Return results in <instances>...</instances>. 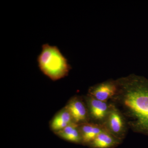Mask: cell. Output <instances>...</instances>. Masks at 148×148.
I'll return each instance as SVG.
<instances>
[{"instance_id": "6da1fadb", "label": "cell", "mask_w": 148, "mask_h": 148, "mask_svg": "<svg viewBox=\"0 0 148 148\" xmlns=\"http://www.w3.org/2000/svg\"><path fill=\"white\" fill-rule=\"evenodd\" d=\"M116 81L113 104L133 130L148 136V79L131 75Z\"/></svg>"}, {"instance_id": "7a4b0ae2", "label": "cell", "mask_w": 148, "mask_h": 148, "mask_svg": "<svg viewBox=\"0 0 148 148\" xmlns=\"http://www.w3.org/2000/svg\"><path fill=\"white\" fill-rule=\"evenodd\" d=\"M39 68L43 73L53 81L65 77L71 67L68 60L57 47L45 44L37 60Z\"/></svg>"}, {"instance_id": "3957f363", "label": "cell", "mask_w": 148, "mask_h": 148, "mask_svg": "<svg viewBox=\"0 0 148 148\" xmlns=\"http://www.w3.org/2000/svg\"><path fill=\"white\" fill-rule=\"evenodd\" d=\"M106 126L108 130L114 136L122 140L124 136L125 122L124 117L113 104L110 105Z\"/></svg>"}, {"instance_id": "277c9868", "label": "cell", "mask_w": 148, "mask_h": 148, "mask_svg": "<svg viewBox=\"0 0 148 148\" xmlns=\"http://www.w3.org/2000/svg\"><path fill=\"white\" fill-rule=\"evenodd\" d=\"M116 81H109L90 88L89 95L93 98L107 102L113 98L117 91Z\"/></svg>"}, {"instance_id": "5b68a950", "label": "cell", "mask_w": 148, "mask_h": 148, "mask_svg": "<svg viewBox=\"0 0 148 148\" xmlns=\"http://www.w3.org/2000/svg\"><path fill=\"white\" fill-rule=\"evenodd\" d=\"M75 123H85L88 118L87 109L83 102L77 97L72 98L66 107Z\"/></svg>"}, {"instance_id": "8992f818", "label": "cell", "mask_w": 148, "mask_h": 148, "mask_svg": "<svg viewBox=\"0 0 148 148\" xmlns=\"http://www.w3.org/2000/svg\"><path fill=\"white\" fill-rule=\"evenodd\" d=\"M88 103L92 118L101 121L106 119L110 109V105L108 106L107 102L99 101L89 95Z\"/></svg>"}, {"instance_id": "52a82bcc", "label": "cell", "mask_w": 148, "mask_h": 148, "mask_svg": "<svg viewBox=\"0 0 148 148\" xmlns=\"http://www.w3.org/2000/svg\"><path fill=\"white\" fill-rule=\"evenodd\" d=\"M121 141L107 129L99 134L88 146L90 148H114L119 145Z\"/></svg>"}, {"instance_id": "ba28073f", "label": "cell", "mask_w": 148, "mask_h": 148, "mask_svg": "<svg viewBox=\"0 0 148 148\" xmlns=\"http://www.w3.org/2000/svg\"><path fill=\"white\" fill-rule=\"evenodd\" d=\"M79 126L82 144L88 145L99 134L107 129L106 125L85 123Z\"/></svg>"}, {"instance_id": "9c48e42d", "label": "cell", "mask_w": 148, "mask_h": 148, "mask_svg": "<svg viewBox=\"0 0 148 148\" xmlns=\"http://www.w3.org/2000/svg\"><path fill=\"white\" fill-rule=\"evenodd\" d=\"M56 133L61 138L69 142L76 144H82L79 126L74 122L64 129L56 132Z\"/></svg>"}, {"instance_id": "30bf717a", "label": "cell", "mask_w": 148, "mask_h": 148, "mask_svg": "<svg viewBox=\"0 0 148 148\" xmlns=\"http://www.w3.org/2000/svg\"><path fill=\"white\" fill-rule=\"evenodd\" d=\"M73 122L71 114L65 108L53 118L51 123V127L56 132L64 129Z\"/></svg>"}]
</instances>
